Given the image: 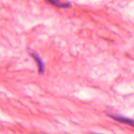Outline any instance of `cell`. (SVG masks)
Returning a JSON list of instances; mask_svg holds the SVG:
<instances>
[{
	"mask_svg": "<svg viewBox=\"0 0 134 134\" xmlns=\"http://www.w3.org/2000/svg\"><path fill=\"white\" fill-rule=\"evenodd\" d=\"M109 116L115 120L134 127V120L130 118L118 114H109Z\"/></svg>",
	"mask_w": 134,
	"mask_h": 134,
	"instance_id": "6da1fadb",
	"label": "cell"
},
{
	"mask_svg": "<svg viewBox=\"0 0 134 134\" xmlns=\"http://www.w3.org/2000/svg\"><path fill=\"white\" fill-rule=\"evenodd\" d=\"M48 3L56 7L61 8H68L71 6V4L69 2H62L60 0H46Z\"/></svg>",
	"mask_w": 134,
	"mask_h": 134,
	"instance_id": "3957f363",
	"label": "cell"
},
{
	"mask_svg": "<svg viewBox=\"0 0 134 134\" xmlns=\"http://www.w3.org/2000/svg\"><path fill=\"white\" fill-rule=\"evenodd\" d=\"M31 57L35 59L36 62L37 64L38 68V72L40 74H42L44 71V65L42 59L36 52H33L30 53Z\"/></svg>",
	"mask_w": 134,
	"mask_h": 134,
	"instance_id": "7a4b0ae2",
	"label": "cell"
}]
</instances>
